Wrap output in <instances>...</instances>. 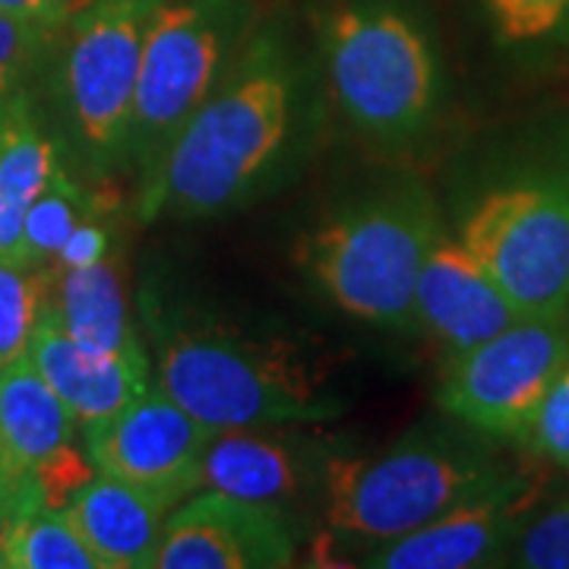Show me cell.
Returning <instances> with one entry per match:
<instances>
[{"mask_svg": "<svg viewBox=\"0 0 569 569\" xmlns=\"http://www.w3.org/2000/svg\"><path fill=\"white\" fill-rule=\"evenodd\" d=\"M493 36L512 48L569 41V0H485Z\"/></svg>", "mask_w": 569, "mask_h": 569, "instance_id": "7402d4cb", "label": "cell"}, {"mask_svg": "<svg viewBox=\"0 0 569 569\" xmlns=\"http://www.w3.org/2000/svg\"><path fill=\"white\" fill-rule=\"evenodd\" d=\"M22 485H29V481H22ZM0 488H20V485H10V481H0Z\"/></svg>", "mask_w": 569, "mask_h": 569, "instance_id": "f1b7e54d", "label": "cell"}, {"mask_svg": "<svg viewBox=\"0 0 569 569\" xmlns=\"http://www.w3.org/2000/svg\"><path fill=\"white\" fill-rule=\"evenodd\" d=\"M295 535L276 507L200 488L168 512L152 569H282Z\"/></svg>", "mask_w": 569, "mask_h": 569, "instance_id": "8fae6325", "label": "cell"}, {"mask_svg": "<svg viewBox=\"0 0 569 569\" xmlns=\"http://www.w3.org/2000/svg\"><path fill=\"white\" fill-rule=\"evenodd\" d=\"M440 231L425 187H399L329 216L298 257L342 313L380 329H411L418 276Z\"/></svg>", "mask_w": 569, "mask_h": 569, "instance_id": "3957f363", "label": "cell"}, {"mask_svg": "<svg viewBox=\"0 0 569 569\" xmlns=\"http://www.w3.org/2000/svg\"><path fill=\"white\" fill-rule=\"evenodd\" d=\"M10 569H102L86 548L70 516L54 507H39L13 522L7 535Z\"/></svg>", "mask_w": 569, "mask_h": 569, "instance_id": "44dd1931", "label": "cell"}, {"mask_svg": "<svg viewBox=\"0 0 569 569\" xmlns=\"http://www.w3.org/2000/svg\"><path fill=\"white\" fill-rule=\"evenodd\" d=\"M58 152L22 96L0 102V263H13L29 206L39 200Z\"/></svg>", "mask_w": 569, "mask_h": 569, "instance_id": "d6986e66", "label": "cell"}, {"mask_svg": "<svg viewBox=\"0 0 569 569\" xmlns=\"http://www.w3.org/2000/svg\"><path fill=\"white\" fill-rule=\"evenodd\" d=\"M92 212V197L89 190L77 183L61 164L51 174L48 187L39 193V200L29 206L26 222H22L20 244L13 253V266L22 269H41L48 260H54V253L70 238V231L89 219Z\"/></svg>", "mask_w": 569, "mask_h": 569, "instance_id": "ffe728a7", "label": "cell"}, {"mask_svg": "<svg viewBox=\"0 0 569 569\" xmlns=\"http://www.w3.org/2000/svg\"><path fill=\"white\" fill-rule=\"evenodd\" d=\"M313 118L305 63L279 29H257L216 92L140 178L137 216L212 219L260 200L291 171Z\"/></svg>", "mask_w": 569, "mask_h": 569, "instance_id": "6da1fadb", "label": "cell"}, {"mask_svg": "<svg viewBox=\"0 0 569 569\" xmlns=\"http://www.w3.org/2000/svg\"><path fill=\"white\" fill-rule=\"evenodd\" d=\"M305 485V459L263 427L212 430L203 452V488L282 509Z\"/></svg>", "mask_w": 569, "mask_h": 569, "instance_id": "e0dca14e", "label": "cell"}, {"mask_svg": "<svg viewBox=\"0 0 569 569\" xmlns=\"http://www.w3.org/2000/svg\"><path fill=\"white\" fill-rule=\"evenodd\" d=\"M162 0H92L67 22L61 99L89 162L121 168L130 152L146 29Z\"/></svg>", "mask_w": 569, "mask_h": 569, "instance_id": "ba28073f", "label": "cell"}, {"mask_svg": "<svg viewBox=\"0 0 569 569\" xmlns=\"http://www.w3.org/2000/svg\"><path fill=\"white\" fill-rule=\"evenodd\" d=\"M509 468L462 433L415 430L377 456L326 466V519L351 538L389 541L421 529Z\"/></svg>", "mask_w": 569, "mask_h": 569, "instance_id": "5b68a950", "label": "cell"}, {"mask_svg": "<svg viewBox=\"0 0 569 569\" xmlns=\"http://www.w3.org/2000/svg\"><path fill=\"white\" fill-rule=\"evenodd\" d=\"M108 250H111V234L104 231L102 224L82 219L70 238L63 241L61 250L54 253V260L61 269H80V266H92L108 260Z\"/></svg>", "mask_w": 569, "mask_h": 569, "instance_id": "4316f807", "label": "cell"}, {"mask_svg": "<svg viewBox=\"0 0 569 569\" xmlns=\"http://www.w3.org/2000/svg\"><path fill=\"white\" fill-rule=\"evenodd\" d=\"M503 567L569 569V500L526 512L509 541Z\"/></svg>", "mask_w": 569, "mask_h": 569, "instance_id": "cb8c5ba5", "label": "cell"}, {"mask_svg": "<svg viewBox=\"0 0 569 569\" xmlns=\"http://www.w3.org/2000/svg\"><path fill=\"white\" fill-rule=\"evenodd\" d=\"M51 310L73 339L121 358L123 365H130L142 377H152V365L127 310L121 276L108 260L80 269H61L58 301Z\"/></svg>", "mask_w": 569, "mask_h": 569, "instance_id": "ac0fdd59", "label": "cell"}, {"mask_svg": "<svg viewBox=\"0 0 569 569\" xmlns=\"http://www.w3.org/2000/svg\"><path fill=\"white\" fill-rule=\"evenodd\" d=\"M250 0H162L142 41L130 152L146 178L250 39Z\"/></svg>", "mask_w": 569, "mask_h": 569, "instance_id": "8992f818", "label": "cell"}, {"mask_svg": "<svg viewBox=\"0 0 569 569\" xmlns=\"http://www.w3.org/2000/svg\"><path fill=\"white\" fill-rule=\"evenodd\" d=\"M61 26L0 10V102L10 99L29 70L51 48Z\"/></svg>", "mask_w": 569, "mask_h": 569, "instance_id": "d4e9b609", "label": "cell"}, {"mask_svg": "<svg viewBox=\"0 0 569 569\" xmlns=\"http://www.w3.org/2000/svg\"><path fill=\"white\" fill-rule=\"evenodd\" d=\"M77 418L22 355L0 365V481H36L51 456L70 447Z\"/></svg>", "mask_w": 569, "mask_h": 569, "instance_id": "2e32d148", "label": "cell"}, {"mask_svg": "<svg viewBox=\"0 0 569 569\" xmlns=\"http://www.w3.org/2000/svg\"><path fill=\"white\" fill-rule=\"evenodd\" d=\"M538 493L522 475L507 471L485 490L466 497L433 522L402 538L380 541L365 553L370 569H475L503 567L509 541L535 507Z\"/></svg>", "mask_w": 569, "mask_h": 569, "instance_id": "7c38bea8", "label": "cell"}, {"mask_svg": "<svg viewBox=\"0 0 569 569\" xmlns=\"http://www.w3.org/2000/svg\"><path fill=\"white\" fill-rule=\"evenodd\" d=\"M209 437V427L149 383L114 418L86 427V449L96 471L181 503L203 488Z\"/></svg>", "mask_w": 569, "mask_h": 569, "instance_id": "30bf717a", "label": "cell"}, {"mask_svg": "<svg viewBox=\"0 0 569 569\" xmlns=\"http://www.w3.org/2000/svg\"><path fill=\"white\" fill-rule=\"evenodd\" d=\"M569 358L567 317H526L488 342L449 355L437 406L488 440L522 443Z\"/></svg>", "mask_w": 569, "mask_h": 569, "instance_id": "9c48e42d", "label": "cell"}, {"mask_svg": "<svg viewBox=\"0 0 569 569\" xmlns=\"http://www.w3.org/2000/svg\"><path fill=\"white\" fill-rule=\"evenodd\" d=\"M519 320H526L519 307L497 288L466 244L456 234L440 231L418 276L415 323L449 355H459Z\"/></svg>", "mask_w": 569, "mask_h": 569, "instance_id": "4fadbf2b", "label": "cell"}, {"mask_svg": "<svg viewBox=\"0 0 569 569\" xmlns=\"http://www.w3.org/2000/svg\"><path fill=\"white\" fill-rule=\"evenodd\" d=\"M156 380L209 430L323 425L346 411L291 348L222 326L159 332Z\"/></svg>", "mask_w": 569, "mask_h": 569, "instance_id": "7a4b0ae2", "label": "cell"}, {"mask_svg": "<svg viewBox=\"0 0 569 569\" xmlns=\"http://www.w3.org/2000/svg\"><path fill=\"white\" fill-rule=\"evenodd\" d=\"M456 238L522 317L569 313V174H526L485 190Z\"/></svg>", "mask_w": 569, "mask_h": 569, "instance_id": "52a82bcc", "label": "cell"}, {"mask_svg": "<svg viewBox=\"0 0 569 569\" xmlns=\"http://www.w3.org/2000/svg\"><path fill=\"white\" fill-rule=\"evenodd\" d=\"M522 443L550 466L569 471V358L567 365L560 367V373L553 377L548 396L538 408Z\"/></svg>", "mask_w": 569, "mask_h": 569, "instance_id": "484cf974", "label": "cell"}, {"mask_svg": "<svg viewBox=\"0 0 569 569\" xmlns=\"http://www.w3.org/2000/svg\"><path fill=\"white\" fill-rule=\"evenodd\" d=\"M26 358L44 377V383L58 392L63 406L70 408L82 430L114 418L152 383V377L137 373L121 358L73 339L48 301L32 326Z\"/></svg>", "mask_w": 569, "mask_h": 569, "instance_id": "5bb4252c", "label": "cell"}, {"mask_svg": "<svg viewBox=\"0 0 569 569\" xmlns=\"http://www.w3.org/2000/svg\"><path fill=\"white\" fill-rule=\"evenodd\" d=\"M174 507L159 493L96 471L63 503V512L102 569H152Z\"/></svg>", "mask_w": 569, "mask_h": 569, "instance_id": "9a60e30c", "label": "cell"}, {"mask_svg": "<svg viewBox=\"0 0 569 569\" xmlns=\"http://www.w3.org/2000/svg\"><path fill=\"white\" fill-rule=\"evenodd\" d=\"M44 272L0 263V365L22 358L44 307Z\"/></svg>", "mask_w": 569, "mask_h": 569, "instance_id": "603a6c76", "label": "cell"}, {"mask_svg": "<svg viewBox=\"0 0 569 569\" xmlns=\"http://www.w3.org/2000/svg\"><path fill=\"white\" fill-rule=\"evenodd\" d=\"M89 3L92 0H0V10L17 13V17H29V20L67 26Z\"/></svg>", "mask_w": 569, "mask_h": 569, "instance_id": "83f0119b", "label": "cell"}, {"mask_svg": "<svg viewBox=\"0 0 569 569\" xmlns=\"http://www.w3.org/2000/svg\"><path fill=\"white\" fill-rule=\"evenodd\" d=\"M332 102L367 140H418L440 108V63L427 32L389 0H351L323 22Z\"/></svg>", "mask_w": 569, "mask_h": 569, "instance_id": "277c9868", "label": "cell"}]
</instances>
